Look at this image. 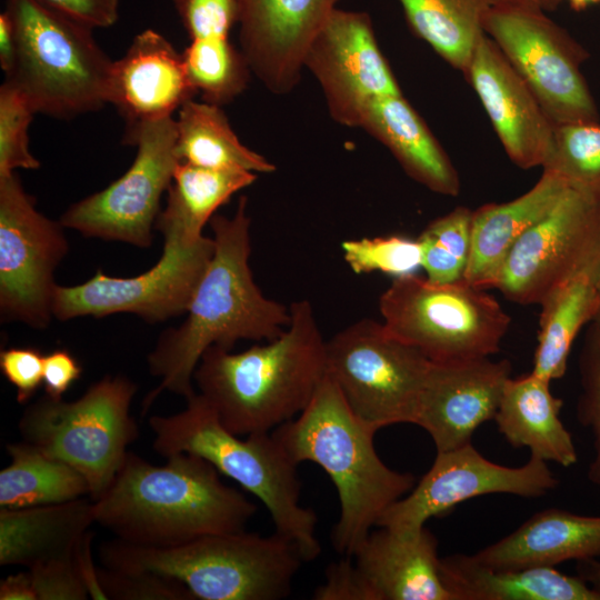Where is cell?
<instances>
[{
    "mask_svg": "<svg viewBox=\"0 0 600 600\" xmlns=\"http://www.w3.org/2000/svg\"><path fill=\"white\" fill-rule=\"evenodd\" d=\"M574 10H583L589 6L600 3V0H568Z\"/></svg>",
    "mask_w": 600,
    "mask_h": 600,
    "instance_id": "51",
    "label": "cell"
},
{
    "mask_svg": "<svg viewBox=\"0 0 600 600\" xmlns=\"http://www.w3.org/2000/svg\"><path fill=\"white\" fill-rule=\"evenodd\" d=\"M93 30L109 28L119 18V0H33Z\"/></svg>",
    "mask_w": 600,
    "mask_h": 600,
    "instance_id": "44",
    "label": "cell"
},
{
    "mask_svg": "<svg viewBox=\"0 0 600 600\" xmlns=\"http://www.w3.org/2000/svg\"><path fill=\"white\" fill-rule=\"evenodd\" d=\"M191 40L229 37L239 20L238 0H169Z\"/></svg>",
    "mask_w": 600,
    "mask_h": 600,
    "instance_id": "41",
    "label": "cell"
},
{
    "mask_svg": "<svg viewBox=\"0 0 600 600\" xmlns=\"http://www.w3.org/2000/svg\"><path fill=\"white\" fill-rule=\"evenodd\" d=\"M430 363L369 318L326 341L327 376L357 418L376 431L414 423Z\"/></svg>",
    "mask_w": 600,
    "mask_h": 600,
    "instance_id": "10",
    "label": "cell"
},
{
    "mask_svg": "<svg viewBox=\"0 0 600 600\" xmlns=\"http://www.w3.org/2000/svg\"><path fill=\"white\" fill-rule=\"evenodd\" d=\"M359 127L380 141L414 181L434 193L459 194L458 171L402 93L371 101L363 110Z\"/></svg>",
    "mask_w": 600,
    "mask_h": 600,
    "instance_id": "25",
    "label": "cell"
},
{
    "mask_svg": "<svg viewBox=\"0 0 600 600\" xmlns=\"http://www.w3.org/2000/svg\"><path fill=\"white\" fill-rule=\"evenodd\" d=\"M303 68L319 82L331 118L349 128L359 127L374 99L401 94L366 12L336 8L309 46Z\"/></svg>",
    "mask_w": 600,
    "mask_h": 600,
    "instance_id": "17",
    "label": "cell"
},
{
    "mask_svg": "<svg viewBox=\"0 0 600 600\" xmlns=\"http://www.w3.org/2000/svg\"><path fill=\"white\" fill-rule=\"evenodd\" d=\"M34 114L27 98L4 80L0 87V177L17 169L40 168L29 148L28 130Z\"/></svg>",
    "mask_w": 600,
    "mask_h": 600,
    "instance_id": "38",
    "label": "cell"
},
{
    "mask_svg": "<svg viewBox=\"0 0 600 600\" xmlns=\"http://www.w3.org/2000/svg\"><path fill=\"white\" fill-rule=\"evenodd\" d=\"M10 463L0 471V507L21 509L54 504L89 494L76 469L26 441L6 447Z\"/></svg>",
    "mask_w": 600,
    "mask_h": 600,
    "instance_id": "32",
    "label": "cell"
},
{
    "mask_svg": "<svg viewBox=\"0 0 600 600\" xmlns=\"http://www.w3.org/2000/svg\"><path fill=\"white\" fill-rule=\"evenodd\" d=\"M37 600H86L90 596L69 558L51 560L29 569Z\"/></svg>",
    "mask_w": 600,
    "mask_h": 600,
    "instance_id": "42",
    "label": "cell"
},
{
    "mask_svg": "<svg viewBox=\"0 0 600 600\" xmlns=\"http://www.w3.org/2000/svg\"><path fill=\"white\" fill-rule=\"evenodd\" d=\"M472 210L457 207L432 220L417 240L421 248V268L436 283L463 280L471 250Z\"/></svg>",
    "mask_w": 600,
    "mask_h": 600,
    "instance_id": "35",
    "label": "cell"
},
{
    "mask_svg": "<svg viewBox=\"0 0 600 600\" xmlns=\"http://www.w3.org/2000/svg\"><path fill=\"white\" fill-rule=\"evenodd\" d=\"M136 391L129 379L108 376L74 401L44 394L24 410L18 428L23 441L81 473L94 501L111 484L129 444L139 437L130 414Z\"/></svg>",
    "mask_w": 600,
    "mask_h": 600,
    "instance_id": "8",
    "label": "cell"
},
{
    "mask_svg": "<svg viewBox=\"0 0 600 600\" xmlns=\"http://www.w3.org/2000/svg\"><path fill=\"white\" fill-rule=\"evenodd\" d=\"M162 236V254L143 273L118 278L98 270L83 283L72 287L57 284L53 317L66 321L127 312L154 323L186 313L213 254L214 240L203 236L192 241L174 232H163Z\"/></svg>",
    "mask_w": 600,
    "mask_h": 600,
    "instance_id": "13",
    "label": "cell"
},
{
    "mask_svg": "<svg viewBox=\"0 0 600 600\" xmlns=\"http://www.w3.org/2000/svg\"><path fill=\"white\" fill-rule=\"evenodd\" d=\"M539 4L496 0L486 34L524 79L554 124L598 121L580 64L586 53Z\"/></svg>",
    "mask_w": 600,
    "mask_h": 600,
    "instance_id": "11",
    "label": "cell"
},
{
    "mask_svg": "<svg viewBox=\"0 0 600 600\" xmlns=\"http://www.w3.org/2000/svg\"><path fill=\"white\" fill-rule=\"evenodd\" d=\"M107 599L116 600H194L181 583L149 572L98 569Z\"/></svg>",
    "mask_w": 600,
    "mask_h": 600,
    "instance_id": "40",
    "label": "cell"
},
{
    "mask_svg": "<svg viewBox=\"0 0 600 600\" xmlns=\"http://www.w3.org/2000/svg\"><path fill=\"white\" fill-rule=\"evenodd\" d=\"M509 378L507 359L431 361L413 424L427 431L437 452L468 444L494 418Z\"/></svg>",
    "mask_w": 600,
    "mask_h": 600,
    "instance_id": "18",
    "label": "cell"
},
{
    "mask_svg": "<svg viewBox=\"0 0 600 600\" xmlns=\"http://www.w3.org/2000/svg\"><path fill=\"white\" fill-rule=\"evenodd\" d=\"M93 522V501L83 497L21 509L0 507V564L30 569L72 557Z\"/></svg>",
    "mask_w": 600,
    "mask_h": 600,
    "instance_id": "28",
    "label": "cell"
},
{
    "mask_svg": "<svg viewBox=\"0 0 600 600\" xmlns=\"http://www.w3.org/2000/svg\"><path fill=\"white\" fill-rule=\"evenodd\" d=\"M316 600H364V593L351 557L343 556L326 570L324 582L316 588Z\"/></svg>",
    "mask_w": 600,
    "mask_h": 600,
    "instance_id": "45",
    "label": "cell"
},
{
    "mask_svg": "<svg viewBox=\"0 0 600 600\" xmlns=\"http://www.w3.org/2000/svg\"><path fill=\"white\" fill-rule=\"evenodd\" d=\"M154 466L134 452L93 501L94 522L128 543L172 547L200 537L243 531L257 506L227 486L219 471L189 453Z\"/></svg>",
    "mask_w": 600,
    "mask_h": 600,
    "instance_id": "2",
    "label": "cell"
},
{
    "mask_svg": "<svg viewBox=\"0 0 600 600\" xmlns=\"http://www.w3.org/2000/svg\"><path fill=\"white\" fill-rule=\"evenodd\" d=\"M256 180L257 173L246 170L207 169L179 162L167 191L166 208L154 228L161 233L174 232L198 240L214 212Z\"/></svg>",
    "mask_w": 600,
    "mask_h": 600,
    "instance_id": "31",
    "label": "cell"
},
{
    "mask_svg": "<svg viewBox=\"0 0 600 600\" xmlns=\"http://www.w3.org/2000/svg\"><path fill=\"white\" fill-rule=\"evenodd\" d=\"M104 568L149 572L181 583L196 600H280L304 562L294 543L277 533L238 531L172 547H143L118 538L100 544Z\"/></svg>",
    "mask_w": 600,
    "mask_h": 600,
    "instance_id": "6",
    "label": "cell"
},
{
    "mask_svg": "<svg viewBox=\"0 0 600 600\" xmlns=\"http://www.w3.org/2000/svg\"><path fill=\"white\" fill-rule=\"evenodd\" d=\"M248 199L239 198L231 217L214 214L210 220L214 251L178 327L166 330L148 356L159 386L143 401V413L162 391L182 396L196 393L193 376L207 349L231 350L239 340L268 341L290 321L284 304L266 297L257 286L250 266V217Z\"/></svg>",
    "mask_w": 600,
    "mask_h": 600,
    "instance_id": "1",
    "label": "cell"
},
{
    "mask_svg": "<svg viewBox=\"0 0 600 600\" xmlns=\"http://www.w3.org/2000/svg\"><path fill=\"white\" fill-rule=\"evenodd\" d=\"M341 250L344 262L357 274L382 272L397 278L421 268L419 241L402 236L348 239Z\"/></svg>",
    "mask_w": 600,
    "mask_h": 600,
    "instance_id": "37",
    "label": "cell"
},
{
    "mask_svg": "<svg viewBox=\"0 0 600 600\" xmlns=\"http://www.w3.org/2000/svg\"><path fill=\"white\" fill-rule=\"evenodd\" d=\"M60 221L36 208L16 172L0 177V311L6 321L48 327L53 272L69 243Z\"/></svg>",
    "mask_w": 600,
    "mask_h": 600,
    "instance_id": "15",
    "label": "cell"
},
{
    "mask_svg": "<svg viewBox=\"0 0 600 600\" xmlns=\"http://www.w3.org/2000/svg\"><path fill=\"white\" fill-rule=\"evenodd\" d=\"M376 432L350 410L327 374L307 408L272 431L294 464L316 463L334 484L340 514L331 542L341 556L350 557L383 512L416 484L411 473L381 460Z\"/></svg>",
    "mask_w": 600,
    "mask_h": 600,
    "instance_id": "4",
    "label": "cell"
},
{
    "mask_svg": "<svg viewBox=\"0 0 600 600\" xmlns=\"http://www.w3.org/2000/svg\"><path fill=\"white\" fill-rule=\"evenodd\" d=\"M44 354L33 347H11L0 352L3 377L17 391V401L27 403L43 381Z\"/></svg>",
    "mask_w": 600,
    "mask_h": 600,
    "instance_id": "43",
    "label": "cell"
},
{
    "mask_svg": "<svg viewBox=\"0 0 600 600\" xmlns=\"http://www.w3.org/2000/svg\"><path fill=\"white\" fill-rule=\"evenodd\" d=\"M350 557L364 600H453L440 577L438 540L426 527L410 533L378 527Z\"/></svg>",
    "mask_w": 600,
    "mask_h": 600,
    "instance_id": "22",
    "label": "cell"
},
{
    "mask_svg": "<svg viewBox=\"0 0 600 600\" xmlns=\"http://www.w3.org/2000/svg\"><path fill=\"white\" fill-rule=\"evenodd\" d=\"M16 58L6 81L36 113L72 119L108 103L111 60L93 29L33 0H7Z\"/></svg>",
    "mask_w": 600,
    "mask_h": 600,
    "instance_id": "7",
    "label": "cell"
},
{
    "mask_svg": "<svg viewBox=\"0 0 600 600\" xmlns=\"http://www.w3.org/2000/svg\"><path fill=\"white\" fill-rule=\"evenodd\" d=\"M274 339L240 352L212 346L193 376L221 423L238 436L269 433L298 417L323 381L326 339L309 300L289 307Z\"/></svg>",
    "mask_w": 600,
    "mask_h": 600,
    "instance_id": "3",
    "label": "cell"
},
{
    "mask_svg": "<svg viewBox=\"0 0 600 600\" xmlns=\"http://www.w3.org/2000/svg\"><path fill=\"white\" fill-rule=\"evenodd\" d=\"M471 556L491 569L554 567L570 560H592L600 557V516L549 508Z\"/></svg>",
    "mask_w": 600,
    "mask_h": 600,
    "instance_id": "23",
    "label": "cell"
},
{
    "mask_svg": "<svg viewBox=\"0 0 600 600\" xmlns=\"http://www.w3.org/2000/svg\"><path fill=\"white\" fill-rule=\"evenodd\" d=\"M379 311L393 337L439 362L497 353L511 322L486 289L464 280L436 283L416 273L392 280Z\"/></svg>",
    "mask_w": 600,
    "mask_h": 600,
    "instance_id": "9",
    "label": "cell"
},
{
    "mask_svg": "<svg viewBox=\"0 0 600 600\" xmlns=\"http://www.w3.org/2000/svg\"><path fill=\"white\" fill-rule=\"evenodd\" d=\"M149 427L159 456L189 453L204 459L263 503L274 531L297 546L304 562L319 557L318 517L301 503L298 466L272 432L246 437L231 432L197 392L187 399L182 411L151 416Z\"/></svg>",
    "mask_w": 600,
    "mask_h": 600,
    "instance_id": "5",
    "label": "cell"
},
{
    "mask_svg": "<svg viewBox=\"0 0 600 600\" xmlns=\"http://www.w3.org/2000/svg\"><path fill=\"white\" fill-rule=\"evenodd\" d=\"M181 54L188 78L202 101L219 107L230 103L249 83L250 66L229 37L193 39Z\"/></svg>",
    "mask_w": 600,
    "mask_h": 600,
    "instance_id": "34",
    "label": "cell"
},
{
    "mask_svg": "<svg viewBox=\"0 0 600 600\" xmlns=\"http://www.w3.org/2000/svg\"><path fill=\"white\" fill-rule=\"evenodd\" d=\"M530 1L539 4L547 11L554 9L560 2V0H530Z\"/></svg>",
    "mask_w": 600,
    "mask_h": 600,
    "instance_id": "52",
    "label": "cell"
},
{
    "mask_svg": "<svg viewBox=\"0 0 600 600\" xmlns=\"http://www.w3.org/2000/svg\"><path fill=\"white\" fill-rule=\"evenodd\" d=\"M439 570L453 600H600V589L553 567L491 569L456 553Z\"/></svg>",
    "mask_w": 600,
    "mask_h": 600,
    "instance_id": "26",
    "label": "cell"
},
{
    "mask_svg": "<svg viewBox=\"0 0 600 600\" xmlns=\"http://www.w3.org/2000/svg\"><path fill=\"white\" fill-rule=\"evenodd\" d=\"M0 600H37L29 570L8 576L0 581Z\"/></svg>",
    "mask_w": 600,
    "mask_h": 600,
    "instance_id": "48",
    "label": "cell"
},
{
    "mask_svg": "<svg viewBox=\"0 0 600 600\" xmlns=\"http://www.w3.org/2000/svg\"><path fill=\"white\" fill-rule=\"evenodd\" d=\"M91 541L92 532L88 531L73 551V562L89 596L92 599H107L101 589L98 569L93 566Z\"/></svg>",
    "mask_w": 600,
    "mask_h": 600,
    "instance_id": "47",
    "label": "cell"
},
{
    "mask_svg": "<svg viewBox=\"0 0 600 600\" xmlns=\"http://www.w3.org/2000/svg\"><path fill=\"white\" fill-rule=\"evenodd\" d=\"M599 279L600 267L583 270L540 302L532 373L550 382L563 377L574 339L599 311Z\"/></svg>",
    "mask_w": 600,
    "mask_h": 600,
    "instance_id": "29",
    "label": "cell"
},
{
    "mask_svg": "<svg viewBox=\"0 0 600 600\" xmlns=\"http://www.w3.org/2000/svg\"><path fill=\"white\" fill-rule=\"evenodd\" d=\"M599 293H600V279H599ZM593 322L600 323V307H599V311H598L597 317L593 320Z\"/></svg>",
    "mask_w": 600,
    "mask_h": 600,
    "instance_id": "53",
    "label": "cell"
},
{
    "mask_svg": "<svg viewBox=\"0 0 600 600\" xmlns=\"http://www.w3.org/2000/svg\"><path fill=\"white\" fill-rule=\"evenodd\" d=\"M509 159L521 169L542 167L554 123L524 79L484 33L466 73Z\"/></svg>",
    "mask_w": 600,
    "mask_h": 600,
    "instance_id": "20",
    "label": "cell"
},
{
    "mask_svg": "<svg viewBox=\"0 0 600 600\" xmlns=\"http://www.w3.org/2000/svg\"><path fill=\"white\" fill-rule=\"evenodd\" d=\"M16 58V37L9 14H0V66L6 76L13 68Z\"/></svg>",
    "mask_w": 600,
    "mask_h": 600,
    "instance_id": "49",
    "label": "cell"
},
{
    "mask_svg": "<svg viewBox=\"0 0 600 600\" xmlns=\"http://www.w3.org/2000/svg\"><path fill=\"white\" fill-rule=\"evenodd\" d=\"M570 187L560 174L542 170L537 183L520 197L472 211L471 250L463 280L481 289L494 288L513 246Z\"/></svg>",
    "mask_w": 600,
    "mask_h": 600,
    "instance_id": "24",
    "label": "cell"
},
{
    "mask_svg": "<svg viewBox=\"0 0 600 600\" xmlns=\"http://www.w3.org/2000/svg\"><path fill=\"white\" fill-rule=\"evenodd\" d=\"M176 140L172 117L124 132L123 143L137 147L132 164L101 191L71 204L59 221L88 238L149 248L161 197L179 163Z\"/></svg>",
    "mask_w": 600,
    "mask_h": 600,
    "instance_id": "12",
    "label": "cell"
},
{
    "mask_svg": "<svg viewBox=\"0 0 600 600\" xmlns=\"http://www.w3.org/2000/svg\"><path fill=\"white\" fill-rule=\"evenodd\" d=\"M548 462L530 456L521 467H506L484 458L472 443L437 452L434 461L410 492L390 506L377 527L414 532L459 503L491 493L534 499L557 488Z\"/></svg>",
    "mask_w": 600,
    "mask_h": 600,
    "instance_id": "16",
    "label": "cell"
},
{
    "mask_svg": "<svg viewBox=\"0 0 600 600\" xmlns=\"http://www.w3.org/2000/svg\"><path fill=\"white\" fill-rule=\"evenodd\" d=\"M182 59L161 33L146 29L111 66L108 103L124 119L129 132L172 117L196 94Z\"/></svg>",
    "mask_w": 600,
    "mask_h": 600,
    "instance_id": "21",
    "label": "cell"
},
{
    "mask_svg": "<svg viewBox=\"0 0 600 600\" xmlns=\"http://www.w3.org/2000/svg\"><path fill=\"white\" fill-rule=\"evenodd\" d=\"M81 373V364L67 349H56L44 354L42 383L46 394L62 398Z\"/></svg>",
    "mask_w": 600,
    "mask_h": 600,
    "instance_id": "46",
    "label": "cell"
},
{
    "mask_svg": "<svg viewBox=\"0 0 600 600\" xmlns=\"http://www.w3.org/2000/svg\"><path fill=\"white\" fill-rule=\"evenodd\" d=\"M176 126L179 162L253 173L276 170L272 162L241 143L219 106L191 99L178 110Z\"/></svg>",
    "mask_w": 600,
    "mask_h": 600,
    "instance_id": "30",
    "label": "cell"
},
{
    "mask_svg": "<svg viewBox=\"0 0 600 600\" xmlns=\"http://www.w3.org/2000/svg\"><path fill=\"white\" fill-rule=\"evenodd\" d=\"M600 267V196L570 187L517 241L494 288L519 304H540L583 270Z\"/></svg>",
    "mask_w": 600,
    "mask_h": 600,
    "instance_id": "14",
    "label": "cell"
},
{
    "mask_svg": "<svg viewBox=\"0 0 600 600\" xmlns=\"http://www.w3.org/2000/svg\"><path fill=\"white\" fill-rule=\"evenodd\" d=\"M408 24L452 68L466 76L496 0H399Z\"/></svg>",
    "mask_w": 600,
    "mask_h": 600,
    "instance_id": "33",
    "label": "cell"
},
{
    "mask_svg": "<svg viewBox=\"0 0 600 600\" xmlns=\"http://www.w3.org/2000/svg\"><path fill=\"white\" fill-rule=\"evenodd\" d=\"M562 406L550 381L530 372L509 378L493 420L513 448H528L530 456L568 468L577 463L578 453L560 418Z\"/></svg>",
    "mask_w": 600,
    "mask_h": 600,
    "instance_id": "27",
    "label": "cell"
},
{
    "mask_svg": "<svg viewBox=\"0 0 600 600\" xmlns=\"http://www.w3.org/2000/svg\"><path fill=\"white\" fill-rule=\"evenodd\" d=\"M340 0H238L241 51L274 94L300 81L304 56Z\"/></svg>",
    "mask_w": 600,
    "mask_h": 600,
    "instance_id": "19",
    "label": "cell"
},
{
    "mask_svg": "<svg viewBox=\"0 0 600 600\" xmlns=\"http://www.w3.org/2000/svg\"><path fill=\"white\" fill-rule=\"evenodd\" d=\"M580 562L581 577L591 586L600 589V561L592 559Z\"/></svg>",
    "mask_w": 600,
    "mask_h": 600,
    "instance_id": "50",
    "label": "cell"
},
{
    "mask_svg": "<svg viewBox=\"0 0 600 600\" xmlns=\"http://www.w3.org/2000/svg\"><path fill=\"white\" fill-rule=\"evenodd\" d=\"M581 393L577 404L579 422L590 430L594 456L588 479L600 486V323L591 322L579 358Z\"/></svg>",
    "mask_w": 600,
    "mask_h": 600,
    "instance_id": "39",
    "label": "cell"
},
{
    "mask_svg": "<svg viewBox=\"0 0 600 600\" xmlns=\"http://www.w3.org/2000/svg\"><path fill=\"white\" fill-rule=\"evenodd\" d=\"M542 170L563 177L572 187L600 196V123L556 124Z\"/></svg>",
    "mask_w": 600,
    "mask_h": 600,
    "instance_id": "36",
    "label": "cell"
}]
</instances>
